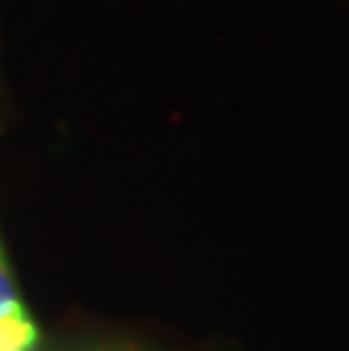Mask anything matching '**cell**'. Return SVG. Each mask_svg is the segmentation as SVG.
Wrapping results in <instances>:
<instances>
[{"label": "cell", "instance_id": "cell-1", "mask_svg": "<svg viewBox=\"0 0 349 351\" xmlns=\"http://www.w3.org/2000/svg\"><path fill=\"white\" fill-rule=\"evenodd\" d=\"M36 342V326L23 306L0 317V351H29Z\"/></svg>", "mask_w": 349, "mask_h": 351}, {"label": "cell", "instance_id": "cell-2", "mask_svg": "<svg viewBox=\"0 0 349 351\" xmlns=\"http://www.w3.org/2000/svg\"><path fill=\"white\" fill-rule=\"evenodd\" d=\"M19 306L21 302L16 297V290H14L10 267H7V258L3 254V247H0V317L12 313L14 308H19Z\"/></svg>", "mask_w": 349, "mask_h": 351}]
</instances>
